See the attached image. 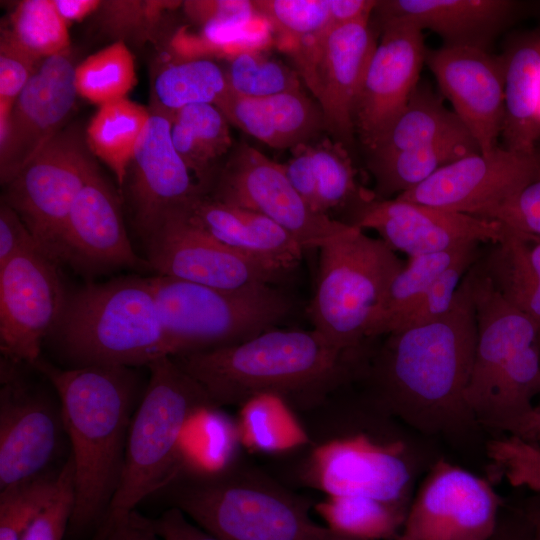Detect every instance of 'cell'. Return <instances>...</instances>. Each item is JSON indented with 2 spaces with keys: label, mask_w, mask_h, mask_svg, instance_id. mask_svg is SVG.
<instances>
[{
  "label": "cell",
  "mask_w": 540,
  "mask_h": 540,
  "mask_svg": "<svg viewBox=\"0 0 540 540\" xmlns=\"http://www.w3.org/2000/svg\"><path fill=\"white\" fill-rule=\"evenodd\" d=\"M164 487L171 507L221 540H328L308 501L237 460L215 472L179 471Z\"/></svg>",
  "instance_id": "4"
},
{
  "label": "cell",
  "mask_w": 540,
  "mask_h": 540,
  "mask_svg": "<svg viewBox=\"0 0 540 540\" xmlns=\"http://www.w3.org/2000/svg\"><path fill=\"white\" fill-rule=\"evenodd\" d=\"M304 426L309 452L301 479L327 496L361 495L408 505L413 462L407 443L378 424H358L325 401Z\"/></svg>",
  "instance_id": "7"
},
{
  "label": "cell",
  "mask_w": 540,
  "mask_h": 540,
  "mask_svg": "<svg viewBox=\"0 0 540 540\" xmlns=\"http://www.w3.org/2000/svg\"><path fill=\"white\" fill-rule=\"evenodd\" d=\"M476 244L481 243L409 257L392 280L369 326L367 338L375 339L391 333L398 320L420 300L433 282Z\"/></svg>",
  "instance_id": "35"
},
{
  "label": "cell",
  "mask_w": 540,
  "mask_h": 540,
  "mask_svg": "<svg viewBox=\"0 0 540 540\" xmlns=\"http://www.w3.org/2000/svg\"><path fill=\"white\" fill-rule=\"evenodd\" d=\"M540 177V149L519 153L496 147L439 169L396 198L483 218Z\"/></svg>",
  "instance_id": "16"
},
{
  "label": "cell",
  "mask_w": 540,
  "mask_h": 540,
  "mask_svg": "<svg viewBox=\"0 0 540 540\" xmlns=\"http://www.w3.org/2000/svg\"><path fill=\"white\" fill-rule=\"evenodd\" d=\"M359 352H340L313 329L273 328L237 345L171 357L219 408L275 394L308 410L354 380Z\"/></svg>",
  "instance_id": "2"
},
{
  "label": "cell",
  "mask_w": 540,
  "mask_h": 540,
  "mask_svg": "<svg viewBox=\"0 0 540 540\" xmlns=\"http://www.w3.org/2000/svg\"><path fill=\"white\" fill-rule=\"evenodd\" d=\"M23 48L8 28L0 36V140L6 134L12 107L35 73L40 61Z\"/></svg>",
  "instance_id": "46"
},
{
  "label": "cell",
  "mask_w": 540,
  "mask_h": 540,
  "mask_svg": "<svg viewBox=\"0 0 540 540\" xmlns=\"http://www.w3.org/2000/svg\"><path fill=\"white\" fill-rule=\"evenodd\" d=\"M409 505L361 495L327 496L316 511L335 534L357 540H394Z\"/></svg>",
  "instance_id": "36"
},
{
  "label": "cell",
  "mask_w": 540,
  "mask_h": 540,
  "mask_svg": "<svg viewBox=\"0 0 540 540\" xmlns=\"http://www.w3.org/2000/svg\"><path fill=\"white\" fill-rule=\"evenodd\" d=\"M465 135L471 134L454 111L428 85L419 83L403 112L368 152L370 158H379Z\"/></svg>",
  "instance_id": "31"
},
{
  "label": "cell",
  "mask_w": 540,
  "mask_h": 540,
  "mask_svg": "<svg viewBox=\"0 0 540 540\" xmlns=\"http://www.w3.org/2000/svg\"><path fill=\"white\" fill-rule=\"evenodd\" d=\"M216 106L230 124L274 149L292 150L326 129L317 102L302 90L267 97H245L229 90Z\"/></svg>",
  "instance_id": "27"
},
{
  "label": "cell",
  "mask_w": 540,
  "mask_h": 540,
  "mask_svg": "<svg viewBox=\"0 0 540 540\" xmlns=\"http://www.w3.org/2000/svg\"><path fill=\"white\" fill-rule=\"evenodd\" d=\"M283 167L307 206L321 215L346 212L375 195L359 185L347 148L335 140L325 138L292 149V157Z\"/></svg>",
  "instance_id": "28"
},
{
  "label": "cell",
  "mask_w": 540,
  "mask_h": 540,
  "mask_svg": "<svg viewBox=\"0 0 540 540\" xmlns=\"http://www.w3.org/2000/svg\"><path fill=\"white\" fill-rule=\"evenodd\" d=\"M170 128L171 112L150 110L129 169L134 224L143 241L167 214L187 208L205 194L176 151Z\"/></svg>",
  "instance_id": "22"
},
{
  "label": "cell",
  "mask_w": 540,
  "mask_h": 540,
  "mask_svg": "<svg viewBox=\"0 0 540 540\" xmlns=\"http://www.w3.org/2000/svg\"><path fill=\"white\" fill-rule=\"evenodd\" d=\"M59 263L38 245L0 267V349L15 363L33 365L57 325L68 293Z\"/></svg>",
  "instance_id": "14"
},
{
  "label": "cell",
  "mask_w": 540,
  "mask_h": 540,
  "mask_svg": "<svg viewBox=\"0 0 540 540\" xmlns=\"http://www.w3.org/2000/svg\"><path fill=\"white\" fill-rule=\"evenodd\" d=\"M228 91L225 70L205 57L169 63L153 82L157 107L169 112L191 105H217Z\"/></svg>",
  "instance_id": "38"
},
{
  "label": "cell",
  "mask_w": 540,
  "mask_h": 540,
  "mask_svg": "<svg viewBox=\"0 0 540 540\" xmlns=\"http://www.w3.org/2000/svg\"><path fill=\"white\" fill-rule=\"evenodd\" d=\"M149 118V109L123 98L100 105L86 127L85 141L90 152L109 167L119 185L127 180Z\"/></svg>",
  "instance_id": "34"
},
{
  "label": "cell",
  "mask_w": 540,
  "mask_h": 540,
  "mask_svg": "<svg viewBox=\"0 0 540 540\" xmlns=\"http://www.w3.org/2000/svg\"><path fill=\"white\" fill-rule=\"evenodd\" d=\"M341 222L376 231L391 249L408 257L496 243L504 234V224L496 220L375 195L352 206Z\"/></svg>",
  "instance_id": "17"
},
{
  "label": "cell",
  "mask_w": 540,
  "mask_h": 540,
  "mask_svg": "<svg viewBox=\"0 0 540 540\" xmlns=\"http://www.w3.org/2000/svg\"><path fill=\"white\" fill-rule=\"evenodd\" d=\"M179 1L159 0H112L102 1L98 9L101 28L116 40H149L158 28L164 14Z\"/></svg>",
  "instance_id": "44"
},
{
  "label": "cell",
  "mask_w": 540,
  "mask_h": 540,
  "mask_svg": "<svg viewBox=\"0 0 540 540\" xmlns=\"http://www.w3.org/2000/svg\"><path fill=\"white\" fill-rule=\"evenodd\" d=\"M59 472L45 473L0 491V540H22L58 490Z\"/></svg>",
  "instance_id": "43"
},
{
  "label": "cell",
  "mask_w": 540,
  "mask_h": 540,
  "mask_svg": "<svg viewBox=\"0 0 540 540\" xmlns=\"http://www.w3.org/2000/svg\"><path fill=\"white\" fill-rule=\"evenodd\" d=\"M312 329L340 352L362 349L386 292L405 263L382 239L352 225L319 248Z\"/></svg>",
  "instance_id": "8"
},
{
  "label": "cell",
  "mask_w": 540,
  "mask_h": 540,
  "mask_svg": "<svg viewBox=\"0 0 540 540\" xmlns=\"http://www.w3.org/2000/svg\"><path fill=\"white\" fill-rule=\"evenodd\" d=\"M79 131L63 128L5 186L3 200L38 246L62 263V237L73 203L98 167Z\"/></svg>",
  "instance_id": "10"
},
{
  "label": "cell",
  "mask_w": 540,
  "mask_h": 540,
  "mask_svg": "<svg viewBox=\"0 0 540 540\" xmlns=\"http://www.w3.org/2000/svg\"><path fill=\"white\" fill-rule=\"evenodd\" d=\"M328 540H357V539L344 537V536L335 534L332 531H330L329 536H328Z\"/></svg>",
  "instance_id": "58"
},
{
  "label": "cell",
  "mask_w": 540,
  "mask_h": 540,
  "mask_svg": "<svg viewBox=\"0 0 540 540\" xmlns=\"http://www.w3.org/2000/svg\"><path fill=\"white\" fill-rule=\"evenodd\" d=\"M377 5L374 0H329L332 25L368 21Z\"/></svg>",
  "instance_id": "53"
},
{
  "label": "cell",
  "mask_w": 540,
  "mask_h": 540,
  "mask_svg": "<svg viewBox=\"0 0 540 540\" xmlns=\"http://www.w3.org/2000/svg\"><path fill=\"white\" fill-rule=\"evenodd\" d=\"M376 45L368 20L332 26L287 50L322 111L326 130L346 148L355 139L354 107Z\"/></svg>",
  "instance_id": "11"
},
{
  "label": "cell",
  "mask_w": 540,
  "mask_h": 540,
  "mask_svg": "<svg viewBox=\"0 0 540 540\" xmlns=\"http://www.w3.org/2000/svg\"><path fill=\"white\" fill-rule=\"evenodd\" d=\"M433 73L454 113L482 153L497 146L505 115V61L486 49L446 46L426 52Z\"/></svg>",
  "instance_id": "21"
},
{
  "label": "cell",
  "mask_w": 540,
  "mask_h": 540,
  "mask_svg": "<svg viewBox=\"0 0 540 540\" xmlns=\"http://www.w3.org/2000/svg\"><path fill=\"white\" fill-rule=\"evenodd\" d=\"M144 243L155 275L228 289L285 276L218 241L193 222L187 208L167 214Z\"/></svg>",
  "instance_id": "15"
},
{
  "label": "cell",
  "mask_w": 540,
  "mask_h": 540,
  "mask_svg": "<svg viewBox=\"0 0 540 540\" xmlns=\"http://www.w3.org/2000/svg\"><path fill=\"white\" fill-rule=\"evenodd\" d=\"M481 152L471 135L452 137L388 156L369 158L376 182L375 196L389 199L418 186L439 169L467 155Z\"/></svg>",
  "instance_id": "33"
},
{
  "label": "cell",
  "mask_w": 540,
  "mask_h": 540,
  "mask_svg": "<svg viewBox=\"0 0 540 540\" xmlns=\"http://www.w3.org/2000/svg\"><path fill=\"white\" fill-rule=\"evenodd\" d=\"M259 16L292 46L332 27L329 0H256Z\"/></svg>",
  "instance_id": "42"
},
{
  "label": "cell",
  "mask_w": 540,
  "mask_h": 540,
  "mask_svg": "<svg viewBox=\"0 0 540 540\" xmlns=\"http://www.w3.org/2000/svg\"><path fill=\"white\" fill-rule=\"evenodd\" d=\"M149 522L161 540H221L188 520L175 507L168 508L155 519L149 518Z\"/></svg>",
  "instance_id": "51"
},
{
  "label": "cell",
  "mask_w": 540,
  "mask_h": 540,
  "mask_svg": "<svg viewBox=\"0 0 540 540\" xmlns=\"http://www.w3.org/2000/svg\"><path fill=\"white\" fill-rule=\"evenodd\" d=\"M505 61V148L533 153L540 139V31L514 42Z\"/></svg>",
  "instance_id": "29"
},
{
  "label": "cell",
  "mask_w": 540,
  "mask_h": 540,
  "mask_svg": "<svg viewBox=\"0 0 540 540\" xmlns=\"http://www.w3.org/2000/svg\"><path fill=\"white\" fill-rule=\"evenodd\" d=\"M147 367L148 386L130 423L122 473L103 531L181 470L187 423L200 409L217 407L171 356L160 357Z\"/></svg>",
  "instance_id": "6"
},
{
  "label": "cell",
  "mask_w": 540,
  "mask_h": 540,
  "mask_svg": "<svg viewBox=\"0 0 540 540\" xmlns=\"http://www.w3.org/2000/svg\"><path fill=\"white\" fill-rule=\"evenodd\" d=\"M211 198L260 213L305 249H319L348 224L313 212L290 182L283 164L247 143L235 148L219 172Z\"/></svg>",
  "instance_id": "13"
},
{
  "label": "cell",
  "mask_w": 540,
  "mask_h": 540,
  "mask_svg": "<svg viewBox=\"0 0 540 540\" xmlns=\"http://www.w3.org/2000/svg\"><path fill=\"white\" fill-rule=\"evenodd\" d=\"M74 487V463L70 456L59 471L56 494L31 522L22 540H62L74 510Z\"/></svg>",
  "instance_id": "47"
},
{
  "label": "cell",
  "mask_w": 540,
  "mask_h": 540,
  "mask_svg": "<svg viewBox=\"0 0 540 540\" xmlns=\"http://www.w3.org/2000/svg\"><path fill=\"white\" fill-rule=\"evenodd\" d=\"M538 119H539V123H540V105H539V114H538Z\"/></svg>",
  "instance_id": "59"
},
{
  "label": "cell",
  "mask_w": 540,
  "mask_h": 540,
  "mask_svg": "<svg viewBox=\"0 0 540 540\" xmlns=\"http://www.w3.org/2000/svg\"><path fill=\"white\" fill-rule=\"evenodd\" d=\"M136 81L134 55L121 41L89 55L75 67L78 96L98 106L127 98Z\"/></svg>",
  "instance_id": "39"
},
{
  "label": "cell",
  "mask_w": 540,
  "mask_h": 540,
  "mask_svg": "<svg viewBox=\"0 0 540 540\" xmlns=\"http://www.w3.org/2000/svg\"><path fill=\"white\" fill-rule=\"evenodd\" d=\"M190 218L221 243L286 275L304 248L283 227L255 211L217 201L205 194L188 207Z\"/></svg>",
  "instance_id": "26"
},
{
  "label": "cell",
  "mask_w": 540,
  "mask_h": 540,
  "mask_svg": "<svg viewBox=\"0 0 540 540\" xmlns=\"http://www.w3.org/2000/svg\"><path fill=\"white\" fill-rule=\"evenodd\" d=\"M173 355L248 341L285 319L292 298L268 283L217 288L161 275L148 277Z\"/></svg>",
  "instance_id": "9"
},
{
  "label": "cell",
  "mask_w": 540,
  "mask_h": 540,
  "mask_svg": "<svg viewBox=\"0 0 540 540\" xmlns=\"http://www.w3.org/2000/svg\"><path fill=\"white\" fill-rule=\"evenodd\" d=\"M490 244L476 265L498 293L531 320L540 346V237L504 225L502 238Z\"/></svg>",
  "instance_id": "30"
},
{
  "label": "cell",
  "mask_w": 540,
  "mask_h": 540,
  "mask_svg": "<svg viewBox=\"0 0 540 540\" xmlns=\"http://www.w3.org/2000/svg\"><path fill=\"white\" fill-rule=\"evenodd\" d=\"M38 245L20 216L4 201L0 206V267L19 252Z\"/></svg>",
  "instance_id": "50"
},
{
  "label": "cell",
  "mask_w": 540,
  "mask_h": 540,
  "mask_svg": "<svg viewBox=\"0 0 540 540\" xmlns=\"http://www.w3.org/2000/svg\"><path fill=\"white\" fill-rule=\"evenodd\" d=\"M229 90L245 97H267L301 91L296 69L258 50H247L229 58L225 70Z\"/></svg>",
  "instance_id": "41"
},
{
  "label": "cell",
  "mask_w": 540,
  "mask_h": 540,
  "mask_svg": "<svg viewBox=\"0 0 540 540\" xmlns=\"http://www.w3.org/2000/svg\"><path fill=\"white\" fill-rule=\"evenodd\" d=\"M512 0H385L374 12L378 20H408L437 33L446 46L486 49L521 12Z\"/></svg>",
  "instance_id": "25"
},
{
  "label": "cell",
  "mask_w": 540,
  "mask_h": 540,
  "mask_svg": "<svg viewBox=\"0 0 540 540\" xmlns=\"http://www.w3.org/2000/svg\"><path fill=\"white\" fill-rule=\"evenodd\" d=\"M502 431L523 441L540 445V405L504 426Z\"/></svg>",
  "instance_id": "55"
},
{
  "label": "cell",
  "mask_w": 540,
  "mask_h": 540,
  "mask_svg": "<svg viewBox=\"0 0 540 540\" xmlns=\"http://www.w3.org/2000/svg\"><path fill=\"white\" fill-rule=\"evenodd\" d=\"M381 39L356 99L355 136L370 151L407 106L419 84L427 49L422 31L408 20L380 22Z\"/></svg>",
  "instance_id": "18"
},
{
  "label": "cell",
  "mask_w": 540,
  "mask_h": 540,
  "mask_svg": "<svg viewBox=\"0 0 540 540\" xmlns=\"http://www.w3.org/2000/svg\"><path fill=\"white\" fill-rule=\"evenodd\" d=\"M483 218L540 237V177L506 202L488 211Z\"/></svg>",
  "instance_id": "48"
},
{
  "label": "cell",
  "mask_w": 540,
  "mask_h": 540,
  "mask_svg": "<svg viewBox=\"0 0 540 540\" xmlns=\"http://www.w3.org/2000/svg\"><path fill=\"white\" fill-rule=\"evenodd\" d=\"M487 540H535L532 529L520 510L501 511L498 524Z\"/></svg>",
  "instance_id": "54"
},
{
  "label": "cell",
  "mask_w": 540,
  "mask_h": 540,
  "mask_svg": "<svg viewBox=\"0 0 540 540\" xmlns=\"http://www.w3.org/2000/svg\"><path fill=\"white\" fill-rule=\"evenodd\" d=\"M17 365L1 359L0 491L47 473L65 432L60 407L29 385Z\"/></svg>",
  "instance_id": "19"
},
{
  "label": "cell",
  "mask_w": 540,
  "mask_h": 540,
  "mask_svg": "<svg viewBox=\"0 0 540 540\" xmlns=\"http://www.w3.org/2000/svg\"><path fill=\"white\" fill-rule=\"evenodd\" d=\"M70 51L42 59L16 99L0 140V179L10 182L63 128L78 96Z\"/></svg>",
  "instance_id": "20"
},
{
  "label": "cell",
  "mask_w": 540,
  "mask_h": 540,
  "mask_svg": "<svg viewBox=\"0 0 540 540\" xmlns=\"http://www.w3.org/2000/svg\"><path fill=\"white\" fill-rule=\"evenodd\" d=\"M83 269L145 268L124 226L120 204L98 167L77 195L62 237V263Z\"/></svg>",
  "instance_id": "23"
},
{
  "label": "cell",
  "mask_w": 540,
  "mask_h": 540,
  "mask_svg": "<svg viewBox=\"0 0 540 540\" xmlns=\"http://www.w3.org/2000/svg\"><path fill=\"white\" fill-rule=\"evenodd\" d=\"M50 335L76 367L132 368L173 355L148 277L90 283L68 293Z\"/></svg>",
  "instance_id": "5"
},
{
  "label": "cell",
  "mask_w": 540,
  "mask_h": 540,
  "mask_svg": "<svg viewBox=\"0 0 540 540\" xmlns=\"http://www.w3.org/2000/svg\"><path fill=\"white\" fill-rule=\"evenodd\" d=\"M230 123L213 104L191 105L171 112L173 145L204 191L215 163L232 148Z\"/></svg>",
  "instance_id": "32"
},
{
  "label": "cell",
  "mask_w": 540,
  "mask_h": 540,
  "mask_svg": "<svg viewBox=\"0 0 540 540\" xmlns=\"http://www.w3.org/2000/svg\"><path fill=\"white\" fill-rule=\"evenodd\" d=\"M101 3L99 0H54L58 13L68 25L97 12Z\"/></svg>",
  "instance_id": "56"
},
{
  "label": "cell",
  "mask_w": 540,
  "mask_h": 540,
  "mask_svg": "<svg viewBox=\"0 0 540 540\" xmlns=\"http://www.w3.org/2000/svg\"><path fill=\"white\" fill-rule=\"evenodd\" d=\"M68 26L54 0H25L14 8L8 30L28 52L45 59L70 51Z\"/></svg>",
  "instance_id": "40"
},
{
  "label": "cell",
  "mask_w": 540,
  "mask_h": 540,
  "mask_svg": "<svg viewBox=\"0 0 540 540\" xmlns=\"http://www.w3.org/2000/svg\"><path fill=\"white\" fill-rule=\"evenodd\" d=\"M502 505L487 480L439 459L409 504L394 540H487Z\"/></svg>",
  "instance_id": "12"
},
{
  "label": "cell",
  "mask_w": 540,
  "mask_h": 540,
  "mask_svg": "<svg viewBox=\"0 0 540 540\" xmlns=\"http://www.w3.org/2000/svg\"><path fill=\"white\" fill-rule=\"evenodd\" d=\"M103 540H161L152 529L149 518L134 510L111 524L102 534Z\"/></svg>",
  "instance_id": "52"
},
{
  "label": "cell",
  "mask_w": 540,
  "mask_h": 540,
  "mask_svg": "<svg viewBox=\"0 0 540 540\" xmlns=\"http://www.w3.org/2000/svg\"><path fill=\"white\" fill-rule=\"evenodd\" d=\"M32 366L59 397L74 463L75 504L69 527L80 531L106 516L118 487L136 378L130 367L60 369L40 358Z\"/></svg>",
  "instance_id": "3"
},
{
  "label": "cell",
  "mask_w": 540,
  "mask_h": 540,
  "mask_svg": "<svg viewBox=\"0 0 540 540\" xmlns=\"http://www.w3.org/2000/svg\"><path fill=\"white\" fill-rule=\"evenodd\" d=\"M533 492L519 510L529 523L534 539L540 540V490Z\"/></svg>",
  "instance_id": "57"
},
{
  "label": "cell",
  "mask_w": 540,
  "mask_h": 540,
  "mask_svg": "<svg viewBox=\"0 0 540 540\" xmlns=\"http://www.w3.org/2000/svg\"><path fill=\"white\" fill-rule=\"evenodd\" d=\"M237 426L241 443L255 451L283 453L309 441L294 408L275 394H260L243 403Z\"/></svg>",
  "instance_id": "37"
},
{
  "label": "cell",
  "mask_w": 540,
  "mask_h": 540,
  "mask_svg": "<svg viewBox=\"0 0 540 540\" xmlns=\"http://www.w3.org/2000/svg\"><path fill=\"white\" fill-rule=\"evenodd\" d=\"M481 254V246L476 244L456 260L433 282L420 300L398 320L392 332L424 325L444 316L452 307L456 292L466 273Z\"/></svg>",
  "instance_id": "45"
},
{
  "label": "cell",
  "mask_w": 540,
  "mask_h": 540,
  "mask_svg": "<svg viewBox=\"0 0 540 540\" xmlns=\"http://www.w3.org/2000/svg\"><path fill=\"white\" fill-rule=\"evenodd\" d=\"M469 272L477 339L466 401L475 419L498 376L539 339L531 320L498 293L476 262Z\"/></svg>",
  "instance_id": "24"
},
{
  "label": "cell",
  "mask_w": 540,
  "mask_h": 540,
  "mask_svg": "<svg viewBox=\"0 0 540 540\" xmlns=\"http://www.w3.org/2000/svg\"><path fill=\"white\" fill-rule=\"evenodd\" d=\"M385 337L355 378L367 383L371 403L424 433L476 422L466 401L477 339L469 271L444 316Z\"/></svg>",
  "instance_id": "1"
},
{
  "label": "cell",
  "mask_w": 540,
  "mask_h": 540,
  "mask_svg": "<svg viewBox=\"0 0 540 540\" xmlns=\"http://www.w3.org/2000/svg\"><path fill=\"white\" fill-rule=\"evenodd\" d=\"M182 6L187 17L202 27L249 25L259 17L253 1L247 0H190Z\"/></svg>",
  "instance_id": "49"
}]
</instances>
